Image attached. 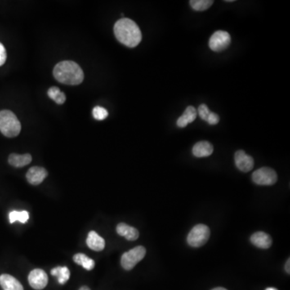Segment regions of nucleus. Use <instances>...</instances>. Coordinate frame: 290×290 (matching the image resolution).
Wrapping results in <instances>:
<instances>
[{"instance_id":"obj_1","label":"nucleus","mask_w":290,"mask_h":290,"mask_svg":"<svg viewBox=\"0 0 290 290\" xmlns=\"http://www.w3.org/2000/svg\"><path fill=\"white\" fill-rule=\"evenodd\" d=\"M115 36L122 45L129 48L136 47L142 40V33L136 23L122 18L116 22L114 26Z\"/></svg>"},{"instance_id":"obj_2","label":"nucleus","mask_w":290,"mask_h":290,"mask_svg":"<svg viewBox=\"0 0 290 290\" xmlns=\"http://www.w3.org/2000/svg\"><path fill=\"white\" fill-rule=\"evenodd\" d=\"M54 76L60 83L71 86L79 85L84 80L82 68L72 60H64L58 63L54 67Z\"/></svg>"},{"instance_id":"obj_3","label":"nucleus","mask_w":290,"mask_h":290,"mask_svg":"<svg viewBox=\"0 0 290 290\" xmlns=\"http://www.w3.org/2000/svg\"><path fill=\"white\" fill-rule=\"evenodd\" d=\"M21 131V124L12 112L3 110L0 112V131L5 136L15 137Z\"/></svg>"},{"instance_id":"obj_4","label":"nucleus","mask_w":290,"mask_h":290,"mask_svg":"<svg viewBox=\"0 0 290 290\" xmlns=\"http://www.w3.org/2000/svg\"><path fill=\"white\" fill-rule=\"evenodd\" d=\"M210 234L211 232L207 226L198 224L189 232L187 237V242L191 247H202L208 241Z\"/></svg>"},{"instance_id":"obj_5","label":"nucleus","mask_w":290,"mask_h":290,"mask_svg":"<svg viewBox=\"0 0 290 290\" xmlns=\"http://www.w3.org/2000/svg\"><path fill=\"white\" fill-rule=\"evenodd\" d=\"M146 249L142 246L134 247L127 252H125L121 257V265L125 270H131L134 267L144 259Z\"/></svg>"},{"instance_id":"obj_6","label":"nucleus","mask_w":290,"mask_h":290,"mask_svg":"<svg viewBox=\"0 0 290 290\" xmlns=\"http://www.w3.org/2000/svg\"><path fill=\"white\" fill-rule=\"evenodd\" d=\"M252 180L257 185H274L277 182V174L270 168H260L252 174Z\"/></svg>"},{"instance_id":"obj_7","label":"nucleus","mask_w":290,"mask_h":290,"mask_svg":"<svg viewBox=\"0 0 290 290\" xmlns=\"http://www.w3.org/2000/svg\"><path fill=\"white\" fill-rule=\"evenodd\" d=\"M231 44V36L226 31L215 32L209 40V47L215 52H222L227 50Z\"/></svg>"},{"instance_id":"obj_8","label":"nucleus","mask_w":290,"mask_h":290,"mask_svg":"<svg viewBox=\"0 0 290 290\" xmlns=\"http://www.w3.org/2000/svg\"><path fill=\"white\" fill-rule=\"evenodd\" d=\"M47 274L42 269H37L32 270L28 275V282L34 290H43L48 285Z\"/></svg>"},{"instance_id":"obj_9","label":"nucleus","mask_w":290,"mask_h":290,"mask_svg":"<svg viewBox=\"0 0 290 290\" xmlns=\"http://www.w3.org/2000/svg\"><path fill=\"white\" fill-rule=\"evenodd\" d=\"M234 163L242 172H249L254 167L253 158L249 155L246 154L243 150L237 151L234 154Z\"/></svg>"},{"instance_id":"obj_10","label":"nucleus","mask_w":290,"mask_h":290,"mask_svg":"<svg viewBox=\"0 0 290 290\" xmlns=\"http://www.w3.org/2000/svg\"><path fill=\"white\" fill-rule=\"evenodd\" d=\"M47 176V170L38 166L31 168L26 174L28 182L33 185H37L42 183Z\"/></svg>"},{"instance_id":"obj_11","label":"nucleus","mask_w":290,"mask_h":290,"mask_svg":"<svg viewBox=\"0 0 290 290\" xmlns=\"http://www.w3.org/2000/svg\"><path fill=\"white\" fill-rule=\"evenodd\" d=\"M250 240L252 244L255 245L259 248H262V249H268L273 243L270 235L262 232H256L255 234H252Z\"/></svg>"},{"instance_id":"obj_12","label":"nucleus","mask_w":290,"mask_h":290,"mask_svg":"<svg viewBox=\"0 0 290 290\" xmlns=\"http://www.w3.org/2000/svg\"><path fill=\"white\" fill-rule=\"evenodd\" d=\"M0 286L4 290H24L21 283L15 277L9 274L0 276Z\"/></svg>"},{"instance_id":"obj_13","label":"nucleus","mask_w":290,"mask_h":290,"mask_svg":"<svg viewBox=\"0 0 290 290\" xmlns=\"http://www.w3.org/2000/svg\"><path fill=\"white\" fill-rule=\"evenodd\" d=\"M116 232L119 235L125 237L127 240L130 241L136 240L140 235L137 229L130 227L126 224H123V223L118 224L117 228H116Z\"/></svg>"},{"instance_id":"obj_14","label":"nucleus","mask_w":290,"mask_h":290,"mask_svg":"<svg viewBox=\"0 0 290 290\" xmlns=\"http://www.w3.org/2000/svg\"><path fill=\"white\" fill-rule=\"evenodd\" d=\"M197 114H198L197 110L193 108V106H189L176 120V125L181 128L186 127L189 123L195 120Z\"/></svg>"},{"instance_id":"obj_15","label":"nucleus","mask_w":290,"mask_h":290,"mask_svg":"<svg viewBox=\"0 0 290 290\" xmlns=\"http://www.w3.org/2000/svg\"><path fill=\"white\" fill-rule=\"evenodd\" d=\"M86 244L90 249L100 251L104 249L106 243L105 240L99 234L92 231L89 233L88 237L86 238Z\"/></svg>"},{"instance_id":"obj_16","label":"nucleus","mask_w":290,"mask_h":290,"mask_svg":"<svg viewBox=\"0 0 290 290\" xmlns=\"http://www.w3.org/2000/svg\"><path fill=\"white\" fill-rule=\"evenodd\" d=\"M193 154L196 157H206L211 156L214 151L212 144L208 141H200L193 146Z\"/></svg>"},{"instance_id":"obj_17","label":"nucleus","mask_w":290,"mask_h":290,"mask_svg":"<svg viewBox=\"0 0 290 290\" xmlns=\"http://www.w3.org/2000/svg\"><path fill=\"white\" fill-rule=\"evenodd\" d=\"M32 156L30 154L18 155L12 153L8 157L9 164L16 168L28 166L32 162Z\"/></svg>"},{"instance_id":"obj_18","label":"nucleus","mask_w":290,"mask_h":290,"mask_svg":"<svg viewBox=\"0 0 290 290\" xmlns=\"http://www.w3.org/2000/svg\"><path fill=\"white\" fill-rule=\"evenodd\" d=\"M51 274L58 277V282L60 285H64L68 282L70 277V272L67 267H57L52 269Z\"/></svg>"},{"instance_id":"obj_19","label":"nucleus","mask_w":290,"mask_h":290,"mask_svg":"<svg viewBox=\"0 0 290 290\" xmlns=\"http://www.w3.org/2000/svg\"><path fill=\"white\" fill-rule=\"evenodd\" d=\"M73 260L76 264L82 265L86 270H92L95 268V261L92 259H90L85 254H76L75 256H73Z\"/></svg>"},{"instance_id":"obj_20","label":"nucleus","mask_w":290,"mask_h":290,"mask_svg":"<svg viewBox=\"0 0 290 290\" xmlns=\"http://www.w3.org/2000/svg\"><path fill=\"white\" fill-rule=\"evenodd\" d=\"M214 3L213 0H191L189 1V4L194 11H206L210 8Z\"/></svg>"},{"instance_id":"obj_21","label":"nucleus","mask_w":290,"mask_h":290,"mask_svg":"<svg viewBox=\"0 0 290 290\" xmlns=\"http://www.w3.org/2000/svg\"><path fill=\"white\" fill-rule=\"evenodd\" d=\"M28 219H29V214L28 211H13L9 214V220L11 224H14L16 221L20 222L22 224H25Z\"/></svg>"},{"instance_id":"obj_22","label":"nucleus","mask_w":290,"mask_h":290,"mask_svg":"<svg viewBox=\"0 0 290 290\" xmlns=\"http://www.w3.org/2000/svg\"><path fill=\"white\" fill-rule=\"evenodd\" d=\"M93 116L97 120H103L108 116V110L102 107H95L93 109Z\"/></svg>"},{"instance_id":"obj_23","label":"nucleus","mask_w":290,"mask_h":290,"mask_svg":"<svg viewBox=\"0 0 290 290\" xmlns=\"http://www.w3.org/2000/svg\"><path fill=\"white\" fill-rule=\"evenodd\" d=\"M198 111L200 118H202V120L207 121V118L211 112L209 110L208 107L206 104H202V105L199 106Z\"/></svg>"},{"instance_id":"obj_24","label":"nucleus","mask_w":290,"mask_h":290,"mask_svg":"<svg viewBox=\"0 0 290 290\" xmlns=\"http://www.w3.org/2000/svg\"><path fill=\"white\" fill-rule=\"evenodd\" d=\"M60 92L61 91H60V89L57 87V86H53V87H51V88L49 89V90H48V95H49L50 99L54 100Z\"/></svg>"},{"instance_id":"obj_25","label":"nucleus","mask_w":290,"mask_h":290,"mask_svg":"<svg viewBox=\"0 0 290 290\" xmlns=\"http://www.w3.org/2000/svg\"><path fill=\"white\" fill-rule=\"evenodd\" d=\"M206 122H208L209 124L216 125L219 123V116L217 114L214 113V112H211Z\"/></svg>"},{"instance_id":"obj_26","label":"nucleus","mask_w":290,"mask_h":290,"mask_svg":"<svg viewBox=\"0 0 290 290\" xmlns=\"http://www.w3.org/2000/svg\"><path fill=\"white\" fill-rule=\"evenodd\" d=\"M6 60V52L4 46L2 43H0V66L4 64Z\"/></svg>"},{"instance_id":"obj_27","label":"nucleus","mask_w":290,"mask_h":290,"mask_svg":"<svg viewBox=\"0 0 290 290\" xmlns=\"http://www.w3.org/2000/svg\"><path fill=\"white\" fill-rule=\"evenodd\" d=\"M66 100V97L64 95V93L60 92L59 95L57 96L56 99H54V101L56 102L58 104H63V103Z\"/></svg>"},{"instance_id":"obj_28","label":"nucleus","mask_w":290,"mask_h":290,"mask_svg":"<svg viewBox=\"0 0 290 290\" xmlns=\"http://www.w3.org/2000/svg\"><path fill=\"white\" fill-rule=\"evenodd\" d=\"M290 259H289V260H287V262H286V271L288 273H290Z\"/></svg>"},{"instance_id":"obj_29","label":"nucleus","mask_w":290,"mask_h":290,"mask_svg":"<svg viewBox=\"0 0 290 290\" xmlns=\"http://www.w3.org/2000/svg\"><path fill=\"white\" fill-rule=\"evenodd\" d=\"M79 290H90L87 286H82V288H80Z\"/></svg>"},{"instance_id":"obj_30","label":"nucleus","mask_w":290,"mask_h":290,"mask_svg":"<svg viewBox=\"0 0 290 290\" xmlns=\"http://www.w3.org/2000/svg\"><path fill=\"white\" fill-rule=\"evenodd\" d=\"M212 290H226V289H224V288H222V287H219V288L213 289Z\"/></svg>"},{"instance_id":"obj_31","label":"nucleus","mask_w":290,"mask_h":290,"mask_svg":"<svg viewBox=\"0 0 290 290\" xmlns=\"http://www.w3.org/2000/svg\"><path fill=\"white\" fill-rule=\"evenodd\" d=\"M265 290H278L276 288H267Z\"/></svg>"},{"instance_id":"obj_32","label":"nucleus","mask_w":290,"mask_h":290,"mask_svg":"<svg viewBox=\"0 0 290 290\" xmlns=\"http://www.w3.org/2000/svg\"><path fill=\"white\" fill-rule=\"evenodd\" d=\"M226 2H234V0H227V1H226Z\"/></svg>"}]
</instances>
